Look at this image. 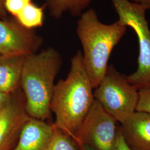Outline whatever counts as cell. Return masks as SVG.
Returning a JSON list of instances; mask_svg holds the SVG:
<instances>
[{
  "instance_id": "6da1fadb",
  "label": "cell",
  "mask_w": 150,
  "mask_h": 150,
  "mask_svg": "<svg viewBox=\"0 0 150 150\" xmlns=\"http://www.w3.org/2000/svg\"><path fill=\"white\" fill-rule=\"evenodd\" d=\"M93 89L82 52L78 50L71 58L70 72L66 79L55 85L50 105L51 111L56 117L54 125L71 139L95 100Z\"/></svg>"
},
{
  "instance_id": "7a4b0ae2",
  "label": "cell",
  "mask_w": 150,
  "mask_h": 150,
  "mask_svg": "<svg viewBox=\"0 0 150 150\" xmlns=\"http://www.w3.org/2000/svg\"><path fill=\"white\" fill-rule=\"evenodd\" d=\"M127 26L117 20L105 24L93 8L83 12L77 23L76 33L83 48V60L93 88L106 73L113 49L125 35Z\"/></svg>"
},
{
  "instance_id": "3957f363",
  "label": "cell",
  "mask_w": 150,
  "mask_h": 150,
  "mask_svg": "<svg viewBox=\"0 0 150 150\" xmlns=\"http://www.w3.org/2000/svg\"><path fill=\"white\" fill-rule=\"evenodd\" d=\"M62 64L61 54L51 47L26 56L20 87L30 117L43 121L51 118L50 105L55 86L54 82Z\"/></svg>"
},
{
  "instance_id": "277c9868",
  "label": "cell",
  "mask_w": 150,
  "mask_h": 150,
  "mask_svg": "<svg viewBox=\"0 0 150 150\" xmlns=\"http://www.w3.org/2000/svg\"><path fill=\"white\" fill-rule=\"evenodd\" d=\"M118 20L136 33L139 44L137 70L126 76L129 83L137 90L150 88V29L145 8L129 0H110Z\"/></svg>"
},
{
  "instance_id": "5b68a950",
  "label": "cell",
  "mask_w": 150,
  "mask_h": 150,
  "mask_svg": "<svg viewBox=\"0 0 150 150\" xmlns=\"http://www.w3.org/2000/svg\"><path fill=\"white\" fill-rule=\"evenodd\" d=\"M95 89V100L121 124L136 111L139 90L131 85L125 75L120 74L112 64L108 66L104 77Z\"/></svg>"
},
{
  "instance_id": "8992f818",
  "label": "cell",
  "mask_w": 150,
  "mask_h": 150,
  "mask_svg": "<svg viewBox=\"0 0 150 150\" xmlns=\"http://www.w3.org/2000/svg\"><path fill=\"white\" fill-rule=\"evenodd\" d=\"M117 122L95 100L72 139L80 149L88 145L95 150H115L119 132Z\"/></svg>"
},
{
  "instance_id": "52a82bcc",
  "label": "cell",
  "mask_w": 150,
  "mask_h": 150,
  "mask_svg": "<svg viewBox=\"0 0 150 150\" xmlns=\"http://www.w3.org/2000/svg\"><path fill=\"white\" fill-rule=\"evenodd\" d=\"M43 43L41 36L16 17L0 19V54L27 56L38 53Z\"/></svg>"
},
{
  "instance_id": "ba28073f",
  "label": "cell",
  "mask_w": 150,
  "mask_h": 150,
  "mask_svg": "<svg viewBox=\"0 0 150 150\" xmlns=\"http://www.w3.org/2000/svg\"><path fill=\"white\" fill-rule=\"evenodd\" d=\"M30 117L25 97L20 88L0 112V150H14L22 129Z\"/></svg>"
},
{
  "instance_id": "9c48e42d",
  "label": "cell",
  "mask_w": 150,
  "mask_h": 150,
  "mask_svg": "<svg viewBox=\"0 0 150 150\" xmlns=\"http://www.w3.org/2000/svg\"><path fill=\"white\" fill-rule=\"evenodd\" d=\"M54 129V123L30 117L23 125L13 150H47Z\"/></svg>"
},
{
  "instance_id": "30bf717a",
  "label": "cell",
  "mask_w": 150,
  "mask_h": 150,
  "mask_svg": "<svg viewBox=\"0 0 150 150\" xmlns=\"http://www.w3.org/2000/svg\"><path fill=\"white\" fill-rule=\"evenodd\" d=\"M119 130L131 150H150V113L136 111Z\"/></svg>"
},
{
  "instance_id": "8fae6325",
  "label": "cell",
  "mask_w": 150,
  "mask_h": 150,
  "mask_svg": "<svg viewBox=\"0 0 150 150\" xmlns=\"http://www.w3.org/2000/svg\"><path fill=\"white\" fill-rule=\"evenodd\" d=\"M25 57L0 54V91L12 95L20 88Z\"/></svg>"
},
{
  "instance_id": "7c38bea8",
  "label": "cell",
  "mask_w": 150,
  "mask_h": 150,
  "mask_svg": "<svg viewBox=\"0 0 150 150\" xmlns=\"http://www.w3.org/2000/svg\"><path fill=\"white\" fill-rule=\"evenodd\" d=\"M93 0H46L44 7L56 19L61 18L66 12L74 17H80Z\"/></svg>"
},
{
  "instance_id": "4fadbf2b",
  "label": "cell",
  "mask_w": 150,
  "mask_h": 150,
  "mask_svg": "<svg viewBox=\"0 0 150 150\" xmlns=\"http://www.w3.org/2000/svg\"><path fill=\"white\" fill-rule=\"evenodd\" d=\"M44 6L39 7L30 2L15 17L18 22L28 28L42 27L44 22Z\"/></svg>"
},
{
  "instance_id": "5bb4252c",
  "label": "cell",
  "mask_w": 150,
  "mask_h": 150,
  "mask_svg": "<svg viewBox=\"0 0 150 150\" xmlns=\"http://www.w3.org/2000/svg\"><path fill=\"white\" fill-rule=\"evenodd\" d=\"M54 126V134L47 150H77L69 136Z\"/></svg>"
},
{
  "instance_id": "9a60e30c",
  "label": "cell",
  "mask_w": 150,
  "mask_h": 150,
  "mask_svg": "<svg viewBox=\"0 0 150 150\" xmlns=\"http://www.w3.org/2000/svg\"><path fill=\"white\" fill-rule=\"evenodd\" d=\"M139 101L136 111L150 113V88L139 90Z\"/></svg>"
},
{
  "instance_id": "2e32d148",
  "label": "cell",
  "mask_w": 150,
  "mask_h": 150,
  "mask_svg": "<svg viewBox=\"0 0 150 150\" xmlns=\"http://www.w3.org/2000/svg\"><path fill=\"white\" fill-rule=\"evenodd\" d=\"M32 0H5L6 11L13 17H16L22 10Z\"/></svg>"
},
{
  "instance_id": "e0dca14e",
  "label": "cell",
  "mask_w": 150,
  "mask_h": 150,
  "mask_svg": "<svg viewBox=\"0 0 150 150\" xmlns=\"http://www.w3.org/2000/svg\"><path fill=\"white\" fill-rule=\"evenodd\" d=\"M115 150H131L129 147V146L126 144L123 137L121 134L120 130L118 132V136L116 141V149Z\"/></svg>"
},
{
  "instance_id": "ac0fdd59",
  "label": "cell",
  "mask_w": 150,
  "mask_h": 150,
  "mask_svg": "<svg viewBox=\"0 0 150 150\" xmlns=\"http://www.w3.org/2000/svg\"><path fill=\"white\" fill-rule=\"evenodd\" d=\"M12 95H8L0 91V112L5 108L10 102L12 98Z\"/></svg>"
},
{
  "instance_id": "d6986e66",
  "label": "cell",
  "mask_w": 150,
  "mask_h": 150,
  "mask_svg": "<svg viewBox=\"0 0 150 150\" xmlns=\"http://www.w3.org/2000/svg\"><path fill=\"white\" fill-rule=\"evenodd\" d=\"M129 1L137 4L142 6L145 10H150V0H129Z\"/></svg>"
},
{
  "instance_id": "ffe728a7",
  "label": "cell",
  "mask_w": 150,
  "mask_h": 150,
  "mask_svg": "<svg viewBox=\"0 0 150 150\" xmlns=\"http://www.w3.org/2000/svg\"><path fill=\"white\" fill-rule=\"evenodd\" d=\"M7 17V12L5 6V0H0V19L5 20Z\"/></svg>"
},
{
  "instance_id": "44dd1931",
  "label": "cell",
  "mask_w": 150,
  "mask_h": 150,
  "mask_svg": "<svg viewBox=\"0 0 150 150\" xmlns=\"http://www.w3.org/2000/svg\"><path fill=\"white\" fill-rule=\"evenodd\" d=\"M80 150H95L93 149H92L91 147L88 146V145H83L82 146Z\"/></svg>"
}]
</instances>
